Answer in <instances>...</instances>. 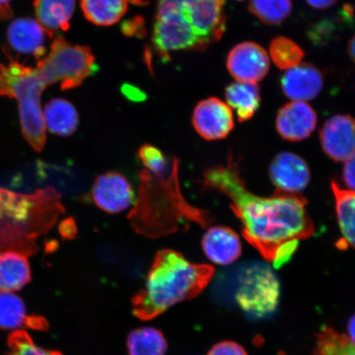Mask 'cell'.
I'll list each match as a JSON object with an SVG mask.
<instances>
[{
    "mask_svg": "<svg viewBox=\"0 0 355 355\" xmlns=\"http://www.w3.org/2000/svg\"><path fill=\"white\" fill-rule=\"evenodd\" d=\"M331 189L336 200L337 219L343 237L336 243L340 250L354 247V191L340 189L336 181H331Z\"/></svg>",
    "mask_w": 355,
    "mask_h": 355,
    "instance_id": "obj_21",
    "label": "cell"
},
{
    "mask_svg": "<svg viewBox=\"0 0 355 355\" xmlns=\"http://www.w3.org/2000/svg\"><path fill=\"white\" fill-rule=\"evenodd\" d=\"M354 317L352 316L348 322V336L354 343Z\"/></svg>",
    "mask_w": 355,
    "mask_h": 355,
    "instance_id": "obj_35",
    "label": "cell"
},
{
    "mask_svg": "<svg viewBox=\"0 0 355 355\" xmlns=\"http://www.w3.org/2000/svg\"><path fill=\"white\" fill-rule=\"evenodd\" d=\"M204 252L212 263L225 266L236 261L242 254L239 235L225 226H215L208 230L202 241Z\"/></svg>",
    "mask_w": 355,
    "mask_h": 355,
    "instance_id": "obj_15",
    "label": "cell"
},
{
    "mask_svg": "<svg viewBox=\"0 0 355 355\" xmlns=\"http://www.w3.org/2000/svg\"><path fill=\"white\" fill-rule=\"evenodd\" d=\"M37 69L47 86L60 83L62 90L65 91L81 85L97 68L90 48L57 37L50 52L38 61Z\"/></svg>",
    "mask_w": 355,
    "mask_h": 355,
    "instance_id": "obj_5",
    "label": "cell"
},
{
    "mask_svg": "<svg viewBox=\"0 0 355 355\" xmlns=\"http://www.w3.org/2000/svg\"><path fill=\"white\" fill-rule=\"evenodd\" d=\"M130 0H81L84 16L93 24L112 26L125 15Z\"/></svg>",
    "mask_w": 355,
    "mask_h": 355,
    "instance_id": "obj_23",
    "label": "cell"
},
{
    "mask_svg": "<svg viewBox=\"0 0 355 355\" xmlns=\"http://www.w3.org/2000/svg\"><path fill=\"white\" fill-rule=\"evenodd\" d=\"M192 122L198 135L209 141L225 139L234 126L232 108L216 97L199 102Z\"/></svg>",
    "mask_w": 355,
    "mask_h": 355,
    "instance_id": "obj_8",
    "label": "cell"
},
{
    "mask_svg": "<svg viewBox=\"0 0 355 355\" xmlns=\"http://www.w3.org/2000/svg\"><path fill=\"white\" fill-rule=\"evenodd\" d=\"M12 15V12L10 6L2 7L0 6V21L10 19Z\"/></svg>",
    "mask_w": 355,
    "mask_h": 355,
    "instance_id": "obj_34",
    "label": "cell"
},
{
    "mask_svg": "<svg viewBox=\"0 0 355 355\" xmlns=\"http://www.w3.org/2000/svg\"><path fill=\"white\" fill-rule=\"evenodd\" d=\"M207 355H248L246 350L234 341L225 340L217 343Z\"/></svg>",
    "mask_w": 355,
    "mask_h": 355,
    "instance_id": "obj_30",
    "label": "cell"
},
{
    "mask_svg": "<svg viewBox=\"0 0 355 355\" xmlns=\"http://www.w3.org/2000/svg\"><path fill=\"white\" fill-rule=\"evenodd\" d=\"M312 355H355L354 343L347 335L324 327L317 335L316 347Z\"/></svg>",
    "mask_w": 355,
    "mask_h": 355,
    "instance_id": "obj_25",
    "label": "cell"
},
{
    "mask_svg": "<svg viewBox=\"0 0 355 355\" xmlns=\"http://www.w3.org/2000/svg\"><path fill=\"white\" fill-rule=\"evenodd\" d=\"M270 178L277 190L300 193L307 188L310 171L304 159L291 153H282L270 165Z\"/></svg>",
    "mask_w": 355,
    "mask_h": 355,
    "instance_id": "obj_12",
    "label": "cell"
},
{
    "mask_svg": "<svg viewBox=\"0 0 355 355\" xmlns=\"http://www.w3.org/2000/svg\"><path fill=\"white\" fill-rule=\"evenodd\" d=\"M11 0H0V6L8 7L10 6Z\"/></svg>",
    "mask_w": 355,
    "mask_h": 355,
    "instance_id": "obj_37",
    "label": "cell"
},
{
    "mask_svg": "<svg viewBox=\"0 0 355 355\" xmlns=\"http://www.w3.org/2000/svg\"><path fill=\"white\" fill-rule=\"evenodd\" d=\"M291 0H251L250 10L264 24H282L292 11Z\"/></svg>",
    "mask_w": 355,
    "mask_h": 355,
    "instance_id": "obj_27",
    "label": "cell"
},
{
    "mask_svg": "<svg viewBox=\"0 0 355 355\" xmlns=\"http://www.w3.org/2000/svg\"><path fill=\"white\" fill-rule=\"evenodd\" d=\"M317 123V114L309 104L303 101H292L279 110L277 130L282 139L300 141L312 135Z\"/></svg>",
    "mask_w": 355,
    "mask_h": 355,
    "instance_id": "obj_13",
    "label": "cell"
},
{
    "mask_svg": "<svg viewBox=\"0 0 355 355\" xmlns=\"http://www.w3.org/2000/svg\"><path fill=\"white\" fill-rule=\"evenodd\" d=\"M60 199L51 187L33 194L0 188V252L35 254L38 250L37 239L47 233L65 212Z\"/></svg>",
    "mask_w": 355,
    "mask_h": 355,
    "instance_id": "obj_3",
    "label": "cell"
},
{
    "mask_svg": "<svg viewBox=\"0 0 355 355\" xmlns=\"http://www.w3.org/2000/svg\"><path fill=\"white\" fill-rule=\"evenodd\" d=\"M130 355H165L167 343L161 331L153 327L133 330L128 336Z\"/></svg>",
    "mask_w": 355,
    "mask_h": 355,
    "instance_id": "obj_24",
    "label": "cell"
},
{
    "mask_svg": "<svg viewBox=\"0 0 355 355\" xmlns=\"http://www.w3.org/2000/svg\"><path fill=\"white\" fill-rule=\"evenodd\" d=\"M22 327L44 331L48 322L42 317L26 313L24 302L10 292H0V328L17 331Z\"/></svg>",
    "mask_w": 355,
    "mask_h": 355,
    "instance_id": "obj_17",
    "label": "cell"
},
{
    "mask_svg": "<svg viewBox=\"0 0 355 355\" xmlns=\"http://www.w3.org/2000/svg\"><path fill=\"white\" fill-rule=\"evenodd\" d=\"M76 0H35L34 10L37 21L49 37L59 31L69 28Z\"/></svg>",
    "mask_w": 355,
    "mask_h": 355,
    "instance_id": "obj_18",
    "label": "cell"
},
{
    "mask_svg": "<svg viewBox=\"0 0 355 355\" xmlns=\"http://www.w3.org/2000/svg\"><path fill=\"white\" fill-rule=\"evenodd\" d=\"M324 153L333 161L346 162L354 157V121L349 114L328 119L320 131Z\"/></svg>",
    "mask_w": 355,
    "mask_h": 355,
    "instance_id": "obj_11",
    "label": "cell"
},
{
    "mask_svg": "<svg viewBox=\"0 0 355 355\" xmlns=\"http://www.w3.org/2000/svg\"><path fill=\"white\" fill-rule=\"evenodd\" d=\"M270 59L279 69L288 70L300 64L304 52L292 40L279 37L270 42L269 48Z\"/></svg>",
    "mask_w": 355,
    "mask_h": 355,
    "instance_id": "obj_26",
    "label": "cell"
},
{
    "mask_svg": "<svg viewBox=\"0 0 355 355\" xmlns=\"http://www.w3.org/2000/svg\"><path fill=\"white\" fill-rule=\"evenodd\" d=\"M203 184L230 198V208L241 221L243 236L276 269L288 263L300 241L315 232L303 195L276 190L272 197L257 196L247 189L232 157L225 166L208 168Z\"/></svg>",
    "mask_w": 355,
    "mask_h": 355,
    "instance_id": "obj_1",
    "label": "cell"
},
{
    "mask_svg": "<svg viewBox=\"0 0 355 355\" xmlns=\"http://www.w3.org/2000/svg\"><path fill=\"white\" fill-rule=\"evenodd\" d=\"M354 157L345 162L343 168V179L347 187L354 191Z\"/></svg>",
    "mask_w": 355,
    "mask_h": 355,
    "instance_id": "obj_31",
    "label": "cell"
},
{
    "mask_svg": "<svg viewBox=\"0 0 355 355\" xmlns=\"http://www.w3.org/2000/svg\"><path fill=\"white\" fill-rule=\"evenodd\" d=\"M42 114L44 126L55 135L68 137L78 130V114L68 101L57 98L49 101Z\"/></svg>",
    "mask_w": 355,
    "mask_h": 355,
    "instance_id": "obj_20",
    "label": "cell"
},
{
    "mask_svg": "<svg viewBox=\"0 0 355 355\" xmlns=\"http://www.w3.org/2000/svg\"><path fill=\"white\" fill-rule=\"evenodd\" d=\"M227 68L237 82L257 83L268 73L269 56L259 44L243 42L230 51Z\"/></svg>",
    "mask_w": 355,
    "mask_h": 355,
    "instance_id": "obj_10",
    "label": "cell"
},
{
    "mask_svg": "<svg viewBox=\"0 0 355 355\" xmlns=\"http://www.w3.org/2000/svg\"><path fill=\"white\" fill-rule=\"evenodd\" d=\"M31 281L28 256L17 251L0 252V292L20 291Z\"/></svg>",
    "mask_w": 355,
    "mask_h": 355,
    "instance_id": "obj_19",
    "label": "cell"
},
{
    "mask_svg": "<svg viewBox=\"0 0 355 355\" xmlns=\"http://www.w3.org/2000/svg\"><path fill=\"white\" fill-rule=\"evenodd\" d=\"M311 7L318 10H326L334 6L337 0H306Z\"/></svg>",
    "mask_w": 355,
    "mask_h": 355,
    "instance_id": "obj_33",
    "label": "cell"
},
{
    "mask_svg": "<svg viewBox=\"0 0 355 355\" xmlns=\"http://www.w3.org/2000/svg\"><path fill=\"white\" fill-rule=\"evenodd\" d=\"M77 233L76 225L73 219L65 220L62 222L60 225V234L62 236L66 238H73Z\"/></svg>",
    "mask_w": 355,
    "mask_h": 355,
    "instance_id": "obj_32",
    "label": "cell"
},
{
    "mask_svg": "<svg viewBox=\"0 0 355 355\" xmlns=\"http://www.w3.org/2000/svg\"><path fill=\"white\" fill-rule=\"evenodd\" d=\"M225 0H159L157 12L174 13L196 37L200 50L220 40L225 30Z\"/></svg>",
    "mask_w": 355,
    "mask_h": 355,
    "instance_id": "obj_6",
    "label": "cell"
},
{
    "mask_svg": "<svg viewBox=\"0 0 355 355\" xmlns=\"http://www.w3.org/2000/svg\"><path fill=\"white\" fill-rule=\"evenodd\" d=\"M46 87L37 67L32 68L12 59L8 63L0 62V96L17 101L22 135L37 153L42 152L46 141L41 107Z\"/></svg>",
    "mask_w": 355,
    "mask_h": 355,
    "instance_id": "obj_4",
    "label": "cell"
},
{
    "mask_svg": "<svg viewBox=\"0 0 355 355\" xmlns=\"http://www.w3.org/2000/svg\"><path fill=\"white\" fill-rule=\"evenodd\" d=\"M139 157L146 168V171H150L157 176H166L179 166V161L177 159H174L171 164L161 150L150 144L141 146Z\"/></svg>",
    "mask_w": 355,
    "mask_h": 355,
    "instance_id": "obj_28",
    "label": "cell"
},
{
    "mask_svg": "<svg viewBox=\"0 0 355 355\" xmlns=\"http://www.w3.org/2000/svg\"><path fill=\"white\" fill-rule=\"evenodd\" d=\"M281 287L268 266L252 264L239 277L236 300L248 316L263 319L276 312Z\"/></svg>",
    "mask_w": 355,
    "mask_h": 355,
    "instance_id": "obj_7",
    "label": "cell"
},
{
    "mask_svg": "<svg viewBox=\"0 0 355 355\" xmlns=\"http://www.w3.org/2000/svg\"><path fill=\"white\" fill-rule=\"evenodd\" d=\"M92 198L101 210L117 214L131 206L135 192L125 176L109 171L96 178L92 186Z\"/></svg>",
    "mask_w": 355,
    "mask_h": 355,
    "instance_id": "obj_9",
    "label": "cell"
},
{
    "mask_svg": "<svg viewBox=\"0 0 355 355\" xmlns=\"http://www.w3.org/2000/svg\"><path fill=\"white\" fill-rule=\"evenodd\" d=\"M214 274L212 266L191 263L175 250H159L144 287L132 299L133 314L141 320H152L180 302L198 296Z\"/></svg>",
    "mask_w": 355,
    "mask_h": 355,
    "instance_id": "obj_2",
    "label": "cell"
},
{
    "mask_svg": "<svg viewBox=\"0 0 355 355\" xmlns=\"http://www.w3.org/2000/svg\"><path fill=\"white\" fill-rule=\"evenodd\" d=\"M239 1H241V0H239Z\"/></svg>",
    "mask_w": 355,
    "mask_h": 355,
    "instance_id": "obj_38",
    "label": "cell"
},
{
    "mask_svg": "<svg viewBox=\"0 0 355 355\" xmlns=\"http://www.w3.org/2000/svg\"><path fill=\"white\" fill-rule=\"evenodd\" d=\"M349 55L352 60L354 59V37H353L349 43Z\"/></svg>",
    "mask_w": 355,
    "mask_h": 355,
    "instance_id": "obj_36",
    "label": "cell"
},
{
    "mask_svg": "<svg viewBox=\"0 0 355 355\" xmlns=\"http://www.w3.org/2000/svg\"><path fill=\"white\" fill-rule=\"evenodd\" d=\"M46 35L39 22L28 17L12 21L8 29V41L13 50L21 54L33 55L38 60L46 55Z\"/></svg>",
    "mask_w": 355,
    "mask_h": 355,
    "instance_id": "obj_16",
    "label": "cell"
},
{
    "mask_svg": "<svg viewBox=\"0 0 355 355\" xmlns=\"http://www.w3.org/2000/svg\"><path fill=\"white\" fill-rule=\"evenodd\" d=\"M225 98L230 108L236 111L239 122H245L254 116L261 101L257 83L236 82L225 89Z\"/></svg>",
    "mask_w": 355,
    "mask_h": 355,
    "instance_id": "obj_22",
    "label": "cell"
},
{
    "mask_svg": "<svg viewBox=\"0 0 355 355\" xmlns=\"http://www.w3.org/2000/svg\"><path fill=\"white\" fill-rule=\"evenodd\" d=\"M282 86L285 95L293 101H311L322 91V74L312 64H300L286 70L282 78Z\"/></svg>",
    "mask_w": 355,
    "mask_h": 355,
    "instance_id": "obj_14",
    "label": "cell"
},
{
    "mask_svg": "<svg viewBox=\"0 0 355 355\" xmlns=\"http://www.w3.org/2000/svg\"><path fill=\"white\" fill-rule=\"evenodd\" d=\"M8 344L10 346V353L7 355H62L55 350H47L39 347L28 333L17 330L8 337Z\"/></svg>",
    "mask_w": 355,
    "mask_h": 355,
    "instance_id": "obj_29",
    "label": "cell"
}]
</instances>
